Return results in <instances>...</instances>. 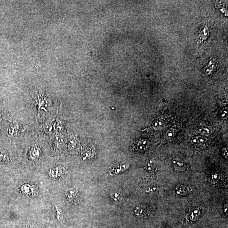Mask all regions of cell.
<instances>
[{"label":"cell","instance_id":"6da1fadb","mask_svg":"<svg viewBox=\"0 0 228 228\" xmlns=\"http://www.w3.org/2000/svg\"><path fill=\"white\" fill-rule=\"evenodd\" d=\"M41 149L39 146H33L29 152V158L33 161H36L40 157Z\"/></svg>","mask_w":228,"mask_h":228},{"label":"cell","instance_id":"7a4b0ae2","mask_svg":"<svg viewBox=\"0 0 228 228\" xmlns=\"http://www.w3.org/2000/svg\"><path fill=\"white\" fill-rule=\"evenodd\" d=\"M172 165L174 169L177 171L183 172L186 169V165L182 160L179 159H175L173 160Z\"/></svg>","mask_w":228,"mask_h":228},{"label":"cell","instance_id":"3957f363","mask_svg":"<svg viewBox=\"0 0 228 228\" xmlns=\"http://www.w3.org/2000/svg\"><path fill=\"white\" fill-rule=\"evenodd\" d=\"M134 213L135 215L138 217H145L148 213V210L146 207L138 206L135 208Z\"/></svg>","mask_w":228,"mask_h":228},{"label":"cell","instance_id":"277c9868","mask_svg":"<svg viewBox=\"0 0 228 228\" xmlns=\"http://www.w3.org/2000/svg\"><path fill=\"white\" fill-rule=\"evenodd\" d=\"M175 192L177 195H186L190 192L189 187L183 185H179L175 187Z\"/></svg>","mask_w":228,"mask_h":228},{"label":"cell","instance_id":"5b68a950","mask_svg":"<svg viewBox=\"0 0 228 228\" xmlns=\"http://www.w3.org/2000/svg\"><path fill=\"white\" fill-rule=\"evenodd\" d=\"M19 131V126L16 124H12L7 128V134L11 137L16 136Z\"/></svg>","mask_w":228,"mask_h":228},{"label":"cell","instance_id":"8992f818","mask_svg":"<svg viewBox=\"0 0 228 228\" xmlns=\"http://www.w3.org/2000/svg\"><path fill=\"white\" fill-rule=\"evenodd\" d=\"M67 198L70 202H73L77 199L78 197V191L74 188H71L67 190L66 193Z\"/></svg>","mask_w":228,"mask_h":228},{"label":"cell","instance_id":"52a82bcc","mask_svg":"<svg viewBox=\"0 0 228 228\" xmlns=\"http://www.w3.org/2000/svg\"><path fill=\"white\" fill-rule=\"evenodd\" d=\"M197 132L203 135L208 136L212 133V129L209 126L202 125L198 128Z\"/></svg>","mask_w":228,"mask_h":228},{"label":"cell","instance_id":"ba28073f","mask_svg":"<svg viewBox=\"0 0 228 228\" xmlns=\"http://www.w3.org/2000/svg\"><path fill=\"white\" fill-rule=\"evenodd\" d=\"M165 123L162 119L156 120L152 123V127L156 130H161L165 127Z\"/></svg>","mask_w":228,"mask_h":228},{"label":"cell","instance_id":"9c48e42d","mask_svg":"<svg viewBox=\"0 0 228 228\" xmlns=\"http://www.w3.org/2000/svg\"><path fill=\"white\" fill-rule=\"evenodd\" d=\"M201 213L200 210L198 208H195L191 210L190 212V218L193 221L197 220L199 219Z\"/></svg>","mask_w":228,"mask_h":228},{"label":"cell","instance_id":"30bf717a","mask_svg":"<svg viewBox=\"0 0 228 228\" xmlns=\"http://www.w3.org/2000/svg\"><path fill=\"white\" fill-rule=\"evenodd\" d=\"M207 141V139L205 137L198 136L194 137L192 139V142L193 144L197 145H203Z\"/></svg>","mask_w":228,"mask_h":228},{"label":"cell","instance_id":"8fae6325","mask_svg":"<svg viewBox=\"0 0 228 228\" xmlns=\"http://www.w3.org/2000/svg\"><path fill=\"white\" fill-rule=\"evenodd\" d=\"M156 165L155 161L153 160H148L146 162V169L149 172H152L156 168Z\"/></svg>","mask_w":228,"mask_h":228},{"label":"cell","instance_id":"7c38bea8","mask_svg":"<svg viewBox=\"0 0 228 228\" xmlns=\"http://www.w3.org/2000/svg\"><path fill=\"white\" fill-rule=\"evenodd\" d=\"M61 169L60 167L53 168L50 171V175L53 178H57L60 176L61 174Z\"/></svg>","mask_w":228,"mask_h":228},{"label":"cell","instance_id":"4fadbf2b","mask_svg":"<svg viewBox=\"0 0 228 228\" xmlns=\"http://www.w3.org/2000/svg\"><path fill=\"white\" fill-rule=\"evenodd\" d=\"M33 187L31 186L30 185L26 184L23 185L22 187V191L23 193L26 194V195H30L33 194Z\"/></svg>","mask_w":228,"mask_h":228},{"label":"cell","instance_id":"5bb4252c","mask_svg":"<svg viewBox=\"0 0 228 228\" xmlns=\"http://www.w3.org/2000/svg\"><path fill=\"white\" fill-rule=\"evenodd\" d=\"M209 30L207 27H204L202 29L200 34H199L200 38L203 40H206L208 37L209 34Z\"/></svg>","mask_w":228,"mask_h":228},{"label":"cell","instance_id":"9a60e30c","mask_svg":"<svg viewBox=\"0 0 228 228\" xmlns=\"http://www.w3.org/2000/svg\"><path fill=\"white\" fill-rule=\"evenodd\" d=\"M178 130L176 128H170L166 133V137L167 139L172 138L174 137L177 134Z\"/></svg>","mask_w":228,"mask_h":228},{"label":"cell","instance_id":"2e32d148","mask_svg":"<svg viewBox=\"0 0 228 228\" xmlns=\"http://www.w3.org/2000/svg\"><path fill=\"white\" fill-rule=\"evenodd\" d=\"M110 197L114 202L117 203H121L122 201L121 197L117 193H112L110 194Z\"/></svg>","mask_w":228,"mask_h":228},{"label":"cell","instance_id":"e0dca14e","mask_svg":"<svg viewBox=\"0 0 228 228\" xmlns=\"http://www.w3.org/2000/svg\"><path fill=\"white\" fill-rule=\"evenodd\" d=\"M55 216L57 219L59 221L61 222L64 219V216L62 211L56 206H55Z\"/></svg>","mask_w":228,"mask_h":228},{"label":"cell","instance_id":"ac0fdd59","mask_svg":"<svg viewBox=\"0 0 228 228\" xmlns=\"http://www.w3.org/2000/svg\"><path fill=\"white\" fill-rule=\"evenodd\" d=\"M149 143L147 140H144L140 141L138 144V148L140 151L146 150V149L148 147Z\"/></svg>","mask_w":228,"mask_h":228},{"label":"cell","instance_id":"d6986e66","mask_svg":"<svg viewBox=\"0 0 228 228\" xmlns=\"http://www.w3.org/2000/svg\"><path fill=\"white\" fill-rule=\"evenodd\" d=\"M0 160L3 162L9 161V156L5 152L0 151Z\"/></svg>","mask_w":228,"mask_h":228},{"label":"cell","instance_id":"ffe728a7","mask_svg":"<svg viewBox=\"0 0 228 228\" xmlns=\"http://www.w3.org/2000/svg\"><path fill=\"white\" fill-rule=\"evenodd\" d=\"M220 116L221 119H227L228 117V108L225 107L222 109L220 112Z\"/></svg>","mask_w":228,"mask_h":228},{"label":"cell","instance_id":"44dd1931","mask_svg":"<svg viewBox=\"0 0 228 228\" xmlns=\"http://www.w3.org/2000/svg\"><path fill=\"white\" fill-rule=\"evenodd\" d=\"M158 190V188L156 186L148 187L146 188V192L148 193H155Z\"/></svg>","mask_w":228,"mask_h":228},{"label":"cell","instance_id":"7402d4cb","mask_svg":"<svg viewBox=\"0 0 228 228\" xmlns=\"http://www.w3.org/2000/svg\"><path fill=\"white\" fill-rule=\"evenodd\" d=\"M222 155L224 158H226V159H228V148H223L222 149Z\"/></svg>","mask_w":228,"mask_h":228},{"label":"cell","instance_id":"603a6c76","mask_svg":"<svg viewBox=\"0 0 228 228\" xmlns=\"http://www.w3.org/2000/svg\"><path fill=\"white\" fill-rule=\"evenodd\" d=\"M224 211L225 212V213H227V210H228V205L227 204V205H225L224 206Z\"/></svg>","mask_w":228,"mask_h":228}]
</instances>
